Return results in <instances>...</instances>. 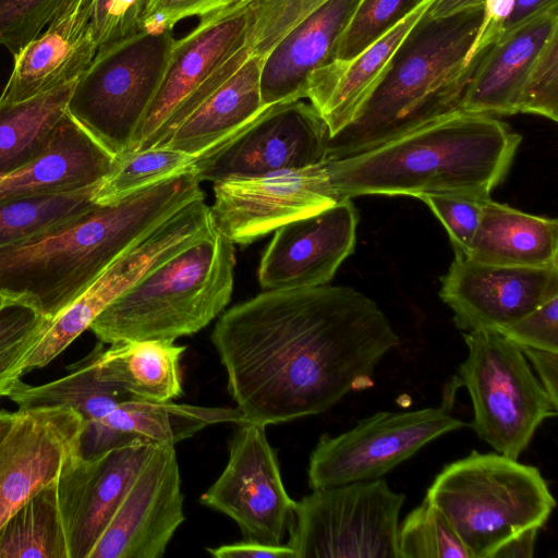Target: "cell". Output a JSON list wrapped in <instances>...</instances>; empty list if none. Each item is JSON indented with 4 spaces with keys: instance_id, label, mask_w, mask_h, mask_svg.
I'll return each mask as SVG.
<instances>
[{
    "instance_id": "15",
    "label": "cell",
    "mask_w": 558,
    "mask_h": 558,
    "mask_svg": "<svg viewBox=\"0 0 558 558\" xmlns=\"http://www.w3.org/2000/svg\"><path fill=\"white\" fill-rule=\"evenodd\" d=\"M439 296L462 332L500 331L558 295V265H494L454 256Z\"/></svg>"
},
{
    "instance_id": "50",
    "label": "cell",
    "mask_w": 558,
    "mask_h": 558,
    "mask_svg": "<svg viewBox=\"0 0 558 558\" xmlns=\"http://www.w3.org/2000/svg\"><path fill=\"white\" fill-rule=\"evenodd\" d=\"M8 301V299L0 293V307Z\"/></svg>"
},
{
    "instance_id": "19",
    "label": "cell",
    "mask_w": 558,
    "mask_h": 558,
    "mask_svg": "<svg viewBox=\"0 0 558 558\" xmlns=\"http://www.w3.org/2000/svg\"><path fill=\"white\" fill-rule=\"evenodd\" d=\"M82 416L65 407L17 410L0 441V527L31 497L56 482L77 450Z\"/></svg>"
},
{
    "instance_id": "33",
    "label": "cell",
    "mask_w": 558,
    "mask_h": 558,
    "mask_svg": "<svg viewBox=\"0 0 558 558\" xmlns=\"http://www.w3.org/2000/svg\"><path fill=\"white\" fill-rule=\"evenodd\" d=\"M98 185L0 202V248L78 216L95 204L94 194Z\"/></svg>"
},
{
    "instance_id": "43",
    "label": "cell",
    "mask_w": 558,
    "mask_h": 558,
    "mask_svg": "<svg viewBox=\"0 0 558 558\" xmlns=\"http://www.w3.org/2000/svg\"><path fill=\"white\" fill-rule=\"evenodd\" d=\"M241 0H146L141 20L142 28L172 31L183 19L203 16Z\"/></svg>"
},
{
    "instance_id": "35",
    "label": "cell",
    "mask_w": 558,
    "mask_h": 558,
    "mask_svg": "<svg viewBox=\"0 0 558 558\" xmlns=\"http://www.w3.org/2000/svg\"><path fill=\"white\" fill-rule=\"evenodd\" d=\"M33 305L8 300L0 307V397H9L25 373V362L50 326Z\"/></svg>"
},
{
    "instance_id": "2",
    "label": "cell",
    "mask_w": 558,
    "mask_h": 558,
    "mask_svg": "<svg viewBox=\"0 0 558 558\" xmlns=\"http://www.w3.org/2000/svg\"><path fill=\"white\" fill-rule=\"evenodd\" d=\"M205 198L195 171L166 180L0 248V293L53 319L120 255Z\"/></svg>"
},
{
    "instance_id": "8",
    "label": "cell",
    "mask_w": 558,
    "mask_h": 558,
    "mask_svg": "<svg viewBox=\"0 0 558 558\" xmlns=\"http://www.w3.org/2000/svg\"><path fill=\"white\" fill-rule=\"evenodd\" d=\"M468 355L459 379L473 407L474 433L518 459L537 428L558 413L521 348L496 330L462 332Z\"/></svg>"
},
{
    "instance_id": "28",
    "label": "cell",
    "mask_w": 558,
    "mask_h": 558,
    "mask_svg": "<svg viewBox=\"0 0 558 558\" xmlns=\"http://www.w3.org/2000/svg\"><path fill=\"white\" fill-rule=\"evenodd\" d=\"M466 256L505 266L558 265V220L488 198Z\"/></svg>"
},
{
    "instance_id": "6",
    "label": "cell",
    "mask_w": 558,
    "mask_h": 558,
    "mask_svg": "<svg viewBox=\"0 0 558 558\" xmlns=\"http://www.w3.org/2000/svg\"><path fill=\"white\" fill-rule=\"evenodd\" d=\"M425 498L445 517L471 558H490L520 532L543 527L556 506L536 466L496 451L472 450L446 464Z\"/></svg>"
},
{
    "instance_id": "40",
    "label": "cell",
    "mask_w": 558,
    "mask_h": 558,
    "mask_svg": "<svg viewBox=\"0 0 558 558\" xmlns=\"http://www.w3.org/2000/svg\"><path fill=\"white\" fill-rule=\"evenodd\" d=\"M423 201L448 232L454 256H466L484 203L490 197L473 194H423Z\"/></svg>"
},
{
    "instance_id": "41",
    "label": "cell",
    "mask_w": 558,
    "mask_h": 558,
    "mask_svg": "<svg viewBox=\"0 0 558 558\" xmlns=\"http://www.w3.org/2000/svg\"><path fill=\"white\" fill-rule=\"evenodd\" d=\"M98 48L141 29L146 0H90Z\"/></svg>"
},
{
    "instance_id": "49",
    "label": "cell",
    "mask_w": 558,
    "mask_h": 558,
    "mask_svg": "<svg viewBox=\"0 0 558 558\" xmlns=\"http://www.w3.org/2000/svg\"><path fill=\"white\" fill-rule=\"evenodd\" d=\"M16 412H9L5 410L0 409V441L5 436L8 430L13 425L15 418H16Z\"/></svg>"
},
{
    "instance_id": "36",
    "label": "cell",
    "mask_w": 558,
    "mask_h": 558,
    "mask_svg": "<svg viewBox=\"0 0 558 558\" xmlns=\"http://www.w3.org/2000/svg\"><path fill=\"white\" fill-rule=\"evenodd\" d=\"M399 558H471L440 511L426 498L399 522Z\"/></svg>"
},
{
    "instance_id": "48",
    "label": "cell",
    "mask_w": 558,
    "mask_h": 558,
    "mask_svg": "<svg viewBox=\"0 0 558 558\" xmlns=\"http://www.w3.org/2000/svg\"><path fill=\"white\" fill-rule=\"evenodd\" d=\"M485 0H436L426 16L439 19L459 13L461 11L484 5Z\"/></svg>"
},
{
    "instance_id": "31",
    "label": "cell",
    "mask_w": 558,
    "mask_h": 558,
    "mask_svg": "<svg viewBox=\"0 0 558 558\" xmlns=\"http://www.w3.org/2000/svg\"><path fill=\"white\" fill-rule=\"evenodd\" d=\"M104 350L99 341L83 360L68 367L64 377L39 386L21 380L8 398L19 410L59 405L77 412L84 424L98 420L119 404L136 400L120 386L99 378L97 360Z\"/></svg>"
},
{
    "instance_id": "32",
    "label": "cell",
    "mask_w": 558,
    "mask_h": 558,
    "mask_svg": "<svg viewBox=\"0 0 558 558\" xmlns=\"http://www.w3.org/2000/svg\"><path fill=\"white\" fill-rule=\"evenodd\" d=\"M29 557L69 558L56 482L31 497L0 527V558Z\"/></svg>"
},
{
    "instance_id": "14",
    "label": "cell",
    "mask_w": 558,
    "mask_h": 558,
    "mask_svg": "<svg viewBox=\"0 0 558 558\" xmlns=\"http://www.w3.org/2000/svg\"><path fill=\"white\" fill-rule=\"evenodd\" d=\"M174 446L154 444L88 558H160L185 519Z\"/></svg>"
},
{
    "instance_id": "25",
    "label": "cell",
    "mask_w": 558,
    "mask_h": 558,
    "mask_svg": "<svg viewBox=\"0 0 558 558\" xmlns=\"http://www.w3.org/2000/svg\"><path fill=\"white\" fill-rule=\"evenodd\" d=\"M361 0H328L290 31L264 58L263 104L306 98L310 75L331 59L336 43Z\"/></svg>"
},
{
    "instance_id": "42",
    "label": "cell",
    "mask_w": 558,
    "mask_h": 558,
    "mask_svg": "<svg viewBox=\"0 0 558 558\" xmlns=\"http://www.w3.org/2000/svg\"><path fill=\"white\" fill-rule=\"evenodd\" d=\"M498 332L519 347L558 353V295Z\"/></svg>"
},
{
    "instance_id": "13",
    "label": "cell",
    "mask_w": 558,
    "mask_h": 558,
    "mask_svg": "<svg viewBox=\"0 0 558 558\" xmlns=\"http://www.w3.org/2000/svg\"><path fill=\"white\" fill-rule=\"evenodd\" d=\"M210 207L217 229L233 243L248 244L278 227L316 214L339 201L326 163L214 183Z\"/></svg>"
},
{
    "instance_id": "37",
    "label": "cell",
    "mask_w": 558,
    "mask_h": 558,
    "mask_svg": "<svg viewBox=\"0 0 558 558\" xmlns=\"http://www.w3.org/2000/svg\"><path fill=\"white\" fill-rule=\"evenodd\" d=\"M423 0H361L333 48L330 60H348L373 44Z\"/></svg>"
},
{
    "instance_id": "18",
    "label": "cell",
    "mask_w": 558,
    "mask_h": 558,
    "mask_svg": "<svg viewBox=\"0 0 558 558\" xmlns=\"http://www.w3.org/2000/svg\"><path fill=\"white\" fill-rule=\"evenodd\" d=\"M359 213L351 198L275 230L262 255L258 282L264 290L327 284L353 253Z\"/></svg>"
},
{
    "instance_id": "29",
    "label": "cell",
    "mask_w": 558,
    "mask_h": 558,
    "mask_svg": "<svg viewBox=\"0 0 558 558\" xmlns=\"http://www.w3.org/2000/svg\"><path fill=\"white\" fill-rule=\"evenodd\" d=\"M184 350L172 340L116 342L99 355L97 373L136 400L168 402L182 395L180 360Z\"/></svg>"
},
{
    "instance_id": "21",
    "label": "cell",
    "mask_w": 558,
    "mask_h": 558,
    "mask_svg": "<svg viewBox=\"0 0 558 558\" xmlns=\"http://www.w3.org/2000/svg\"><path fill=\"white\" fill-rule=\"evenodd\" d=\"M97 50L90 0H68L46 28L13 57L0 102L23 101L77 81Z\"/></svg>"
},
{
    "instance_id": "45",
    "label": "cell",
    "mask_w": 558,
    "mask_h": 558,
    "mask_svg": "<svg viewBox=\"0 0 558 558\" xmlns=\"http://www.w3.org/2000/svg\"><path fill=\"white\" fill-rule=\"evenodd\" d=\"M207 551L216 558H295L286 544L271 546L248 541L207 548Z\"/></svg>"
},
{
    "instance_id": "26",
    "label": "cell",
    "mask_w": 558,
    "mask_h": 558,
    "mask_svg": "<svg viewBox=\"0 0 558 558\" xmlns=\"http://www.w3.org/2000/svg\"><path fill=\"white\" fill-rule=\"evenodd\" d=\"M116 157L68 112L49 149L33 162L0 174V202L77 191L100 184Z\"/></svg>"
},
{
    "instance_id": "1",
    "label": "cell",
    "mask_w": 558,
    "mask_h": 558,
    "mask_svg": "<svg viewBox=\"0 0 558 558\" xmlns=\"http://www.w3.org/2000/svg\"><path fill=\"white\" fill-rule=\"evenodd\" d=\"M211 341L236 408L264 426L326 412L372 386L400 344L375 301L327 284L265 290L225 312Z\"/></svg>"
},
{
    "instance_id": "34",
    "label": "cell",
    "mask_w": 558,
    "mask_h": 558,
    "mask_svg": "<svg viewBox=\"0 0 558 558\" xmlns=\"http://www.w3.org/2000/svg\"><path fill=\"white\" fill-rule=\"evenodd\" d=\"M197 157L167 147L128 151L119 157L94 194L95 204H109L166 180L195 171Z\"/></svg>"
},
{
    "instance_id": "17",
    "label": "cell",
    "mask_w": 558,
    "mask_h": 558,
    "mask_svg": "<svg viewBox=\"0 0 558 558\" xmlns=\"http://www.w3.org/2000/svg\"><path fill=\"white\" fill-rule=\"evenodd\" d=\"M154 444L135 441L83 458L73 451L56 481L69 558H88Z\"/></svg>"
},
{
    "instance_id": "38",
    "label": "cell",
    "mask_w": 558,
    "mask_h": 558,
    "mask_svg": "<svg viewBox=\"0 0 558 558\" xmlns=\"http://www.w3.org/2000/svg\"><path fill=\"white\" fill-rule=\"evenodd\" d=\"M519 112L558 121V28L547 37L527 70Z\"/></svg>"
},
{
    "instance_id": "11",
    "label": "cell",
    "mask_w": 558,
    "mask_h": 558,
    "mask_svg": "<svg viewBox=\"0 0 558 558\" xmlns=\"http://www.w3.org/2000/svg\"><path fill=\"white\" fill-rule=\"evenodd\" d=\"M328 126L302 99L266 107L254 120L209 151L197 157L199 182L254 178L324 161Z\"/></svg>"
},
{
    "instance_id": "3",
    "label": "cell",
    "mask_w": 558,
    "mask_h": 558,
    "mask_svg": "<svg viewBox=\"0 0 558 558\" xmlns=\"http://www.w3.org/2000/svg\"><path fill=\"white\" fill-rule=\"evenodd\" d=\"M522 136L504 121L457 111L369 150L326 158L339 199L459 193L489 197Z\"/></svg>"
},
{
    "instance_id": "7",
    "label": "cell",
    "mask_w": 558,
    "mask_h": 558,
    "mask_svg": "<svg viewBox=\"0 0 558 558\" xmlns=\"http://www.w3.org/2000/svg\"><path fill=\"white\" fill-rule=\"evenodd\" d=\"M175 38L142 28L98 48L66 112L112 156L128 153L159 88Z\"/></svg>"
},
{
    "instance_id": "27",
    "label": "cell",
    "mask_w": 558,
    "mask_h": 558,
    "mask_svg": "<svg viewBox=\"0 0 558 558\" xmlns=\"http://www.w3.org/2000/svg\"><path fill=\"white\" fill-rule=\"evenodd\" d=\"M264 58L252 52L241 68L157 147L199 157L254 120L266 108L260 94Z\"/></svg>"
},
{
    "instance_id": "47",
    "label": "cell",
    "mask_w": 558,
    "mask_h": 558,
    "mask_svg": "<svg viewBox=\"0 0 558 558\" xmlns=\"http://www.w3.org/2000/svg\"><path fill=\"white\" fill-rule=\"evenodd\" d=\"M554 7H558V0H514L512 11L502 27L500 36L514 29L534 15Z\"/></svg>"
},
{
    "instance_id": "12",
    "label": "cell",
    "mask_w": 558,
    "mask_h": 558,
    "mask_svg": "<svg viewBox=\"0 0 558 558\" xmlns=\"http://www.w3.org/2000/svg\"><path fill=\"white\" fill-rule=\"evenodd\" d=\"M229 442V458L201 502L231 518L243 541L283 545L295 501L283 485L278 459L264 425L238 424Z\"/></svg>"
},
{
    "instance_id": "4",
    "label": "cell",
    "mask_w": 558,
    "mask_h": 558,
    "mask_svg": "<svg viewBox=\"0 0 558 558\" xmlns=\"http://www.w3.org/2000/svg\"><path fill=\"white\" fill-rule=\"evenodd\" d=\"M483 15L484 5L439 19L425 15L359 116L329 138L327 158L369 150L461 111L464 88L480 59L470 61L469 52Z\"/></svg>"
},
{
    "instance_id": "9",
    "label": "cell",
    "mask_w": 558,
    "mask_h": 558,
    "mask_svg": "<svg viewBox=\"0 0 558 558\" xmlns=\"http://www.w3.org/2000/svg\"><path fill=\"white\" fill-rule=\"evenodd\" d=\"M404 501L381 477L312 489L295 501L284 544L295 558H399Z\"/></svg>"
},
{
    "instance_id": "24",
    "label": "cell",
    "mask_w": 558,
    "mask_h": 558,
    "mask_svg": "<svg viewBox=\"0 0 558 558\" xmlns=\"http://www.w3.org/2000/svg\"><path fill=\"white\" fill-rule=\"evenodd\" d=\"M557 28L558 7H554L501 35L481 54L471 72L460 110L490 117L519 113L527 70Z\"/></svg>"
},
{
    "instance_id": "22",
    "label": "cell",
    "mask_w": 558,
    "mask_h": 558,
    "mask_svg": "<svg viewBox=\"0 0 558 558\" xmlns=\"http://www.w3.org/2000/svg\"><path fill=\"white\" fill-rule=\"evenodd\" d=\"M435 1L423 0L355 57L330 60L310 75L306 98L325 120L330 137L359 116L387 75L404 39Z\"/></svg>"
},
{
    "instance_id": "46",
    "label": "cell",
    "mask_w": 558,
    "mask_h": 558,
    "mask_svg": "<svg viewBox=\"0 0 558 558\" xmlns=\"http://www.w3.org/2000/svg\"><path fill=\"white\" fill-rule=\"evenodd\" d=\"M539 529L531 527L500 545L490 558H532Z\"/></svg>"
},
{
    "instance_id": "44",
    "label": "cell",
    "mask_w": 558,
    "mask_h": 558,
    "mask_svg": "<svg viewBox=\"0 0 558 558\" xmlns=\"http://www.w3.org/2000/svg\"><path fill=\"white\" fill-rule=\"evenodd\" d=\"M520 348L534 368L536 377L554 405L558 408V353L525 347Z\"/></svg>"
},
{
    "instance_id": "39",
    "label": "cell",
    "mask_w": 558,
    "mask_h": 558,
    "mask_svg": "<svg viewBox=\"0 0 558 558\" xmlns=\"http://www.w3.org/2000/svg\"><path fill=\"white\" fill-rule=\"evenodd\" d=\"M68 0H0V46L14 57L36 38Z\"/></svg>"
},
{
    "instance_id": "30",
    "label": "cell",
    "mask_w": 558,
    "mask_h": 558,
    "mask_svg": "<svg viewBox=\"0 0 558 558\" xmlns=\"http://www.w3.org/2000/svg\"><path fill=\"white\" fill-rule=\"evenodd\" d=\"M75 83L23 101L0 102V174L33 162L49 149Z\"/></svg>"
},
{
    "instance_id": "16",
    "label": "cell",
    "mask_w": 558,
    "mask_h": 558,
    "mask_svg": "<svg viewBox=\"0 0 558 558\" xmlns=\"http://www.w3.org/2000/svg\"><path fill=\"white\" fill-rule=\"evenodd\" d=\"M253 7L238 1L198 17L197 25L177 39L159 88L129 151L153 148L177 108L241 49L252 47Z\"/></svg>"
},
{
    "instance_id": "10",
    "label": "cell",
    "mask_w": 558,
    "mask_h": 558,
    "mask_svg": "<svg viewBox=\"0 0 558 558\" xmlns=\"http://www.w3.org/2000/svg\"><path fill=\"white\" fill-rule=\"evenodd\" d=\"M465 423L446 403L410 411H379L351 429L323 435L310 457L311 489L383 477L430 441Z\"/></svg>"
},
{
    "instance_id": "20",
    "label": "cell",
    "mask_w": 558,
    "mask_h": 558,
    "mask_svg": "<svg viewBox=\"0 0 558 558\" xmlns=\"http://www.w3.org/2000/svg\"><path fill=\"white\" fill-rule=\"evenodd\" d=\"M184 246L179 230L162 223L120 255L78 298L51 319L25 362V373L63 352L117 298Z\"/></svg>"
},
{
    "instance_id": "5",
    "label": "cell",
    "mask_w": 558,
    "mask_h": 558,
    "mask_svg": "<svg viewBox=\"0 0 558 558\" xmlns=\"http://www.w3.org/2000/svg\"><path fill=\"white\" fill-rule=\"evenodd\" d=\"M234 243L216 229L110 303L89 329L99 341L172 340L206 327L230 302Z\"/></svg>"
},
{
    "instance_id": "23",
    "label": "cell",
    "mask_w": 558,
    "mask_h": 558,
    "mask_svg": "<svg viewBox=\"0 0 558 558\" xmlns=\"http://www.w3.org/2000/svg\"><path fill=\"white\" fill-rule=\"evenodd\" d=\"M246 422L238 409L130 400L84 424L77 453L92 458L135 441L174 446L218 423Z\"/></svg>"
}]
</instances>
